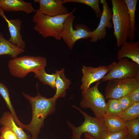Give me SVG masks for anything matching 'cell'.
<instances>
[{
    "label": "cell",
    "instance_id": "1",
    "mask_svg": "<svg viewBox=\"0 0 139 139\" xmlns=\"http://www.w3.org/2000/svg\"><path fill=\"white\" fill-rule=\"evenodd\" d=\"M22 93L31 104L32 110L31 122L25 125L24 128L31 133L32 139H37L41 129L44 125V120L55 111L57 100L53 97L47 98L42 96L38 91L37 95L34 97L23 92Z\"/></svg>",
    "mask_w": 139,
    "mask_h": 139
},
{
    "label": "cell",
    "instance_id": "2",
    "mask_svg": "<svg viewBox=\"0 0 139 139\" xmlns=\"http://www.w3.org/2000/svg\"><path fill=\"white\" fill-rule=\"evenodd\" d=\"M112 5V21L114 35L116 39V46L120 47L127 41L131 30L129 15L124 0H111Z\"/></svg>",
    "mask_w": 139,
    "mask_h": 139
},
{
    "label": "cell",
    "instance_id": "3",
    "mask_svg": "<svg viewBox=\"0 0 139 139\" xmlns=\"http://www.w3.org/2000/svg\"><path fill=\"white\" fill-rule=\"evenodd\" d=\"M70 13L52 16L43 14L37 9L32 19L35 24L33 28L44 38L52 37L60 40V34L63 30L65 21Z\"/></svg>",
    "mask_w": 139,
    "mask_h": 139
},
{
    "label": "cell",
    "instance_id": "4",
    "mask_svg": "<svg viewBox=\"0 0 139 139\" xmlns=\"http://www.w3.org/2000/svg\"><path fill=\"white\" fill-rule=\"evenodd\" d=\"M78 110L83 116L84 120L78 127H75L68 121L67 124L72 131L71 139H81V135L84 133H88L94 139H100L107 132L103 118L91 117L79 107L72 106Z\"/></svg>",
    "mask_w": 139,
    "mask_h": 139
},
{
    "label": "cell",
    "instance_id": "5",
    "mask_svg": "<svg viewBox=\"0 0 139 139\" xmlns=\"http://www.w3.org/2000/svg\"><path fill=\"white\" fill-rule=\"evenodd\" d=\"M47 60L45 57L25 56L10 59L8 67L10 74L14 76L24 78L30 72L45 68Z\"/></svg>",
    "mask_w": 139,
    "mask_h": 139
},
{
    "label": "cell",
    "instance_id": "6",
    "mask_svg": "<svg viewBox=\"0 0 139 139\" xmlns=\"http://www.w3.org/2000/svg\"><path fill=\"white\" fill-rule=\"evenodd\" d=\"M74 8L70 12L66 18L62 32L60 34L62 39L70 49L73 48L75 42L81 39L91 38V31L85 25L78 24L75 25L74 29L73 23L75 16L73 13L76 10Z\"/></svg>",
    "mask_w": 139,
    "mask_h": 139
},
{
    "label": "cell",
    "instance_id": "7",
    "mask_svg": "<svg viewBox=\"0 0 139 139\" xmlns=\"http://www.w3.org/2000/svg\"><path fill=\"white\" fill-rule=\"evenodd\" d=\"M100 83L98 81L94 86L85 91H82V98L80 106L83 108L91 109L95 117L103 118L105 114L107 103L103 95L98 89Z\"/></svg>",
    "mask_w": 139,
    "mask_h": 139
},
{
    "label": "cell",
    "instance_id": "8",
    "mask_svg": "<svg viewBox=\"0 0 139 139\" xmlns=\"http://www.w3.org/2000/svg\"><path fill=\"white\" fill-rule=\"evenodd\" d=\"M139 74V65L128 58L119 60L113 67L102 79L105 82L112 79H127L134 78Z\"/></svg>",
    "mask_w": 139,
    "mask_h": 139
},
{
    "label": "cell",
    "instance_id": "9",
    "mask_svg": "<svg viewBox=\"0 0 139 139\" xmlns=\"http://www.w3.org/2000/svg\"><path fill=\"white\" fill-rule=\"evenodd\" d=\"M138 82L135 78L110 80L105 88V99H118L127 95Z\"/></svg>",
    "mask_w": 139,
    "mask_h": 139
},
{
    "label": "cell",
    "instance_id": "10",
    "mask_svg": "<svg viewBox=\"0 0 139 139\" xmlns=\"http://www.w3.org/2000/svg\"><path fill=\"white\" fill-rule=\"evenodd\" d=\"M116 63L114 62L108 65L96 67L83 65L82 68L83 76L81 90L85 91L90 88L92 83L102 79L113 67Z\"/></svg>",
    "mask_w": 139,
    "mask_h": 139
},
{
    "label": "cell",
    "instance_id": "11",
    "mask_svg": "<svg viewBox=\"0 0 139 139\" xmlns=\"http://www.w3.org/2000/svg\"><path fill=\"white\" fill-rule=\"evenodd\" d=\"M100 2L102 4L103 11L99 25L96 29L91 31L90 41L92 42L105 39L107 33L106 28L110 29L113 27L110 21L112 19V11L106 0H100Z\"/></svg>",
    "mask_w": 139,
    "mask_h": 139
},
{
    "label": "cell",
    "instance_id": "12",
    "mask_svg": "<svg viewBox=\"0 0 139 139\" xmlns=\"http://www.w3.org/2000/svg\"><path fill=\"white\" fill-rule=\"evenodd\" d=\"M34 1L39 3L38 11L45 15L53 16L69 13L67 8L63 5V0H34Z\"/></svg>",
    "mask_w": 139,
    "mask_h": 139
},
{
    "label": "cell",
    "instance_id": "13",
    "mask_svg": "<svg viewBox=\"0 0 139 139\" xmlns=\"http://www.w3.org/2000/svg\"><path fill=\"white\" fill-rule=\"evenodd\" d=\"M0 15L7 22L10 34L8 40L18 47L24 49L25 42L23 39L20 31L22 21L19 19H8L5 15L4 11L0 8Z\"/></svg>",
    "mask_w": 139,
    "mask_h": 139
},
{
    "label": "cell",
    "instance_id": "14",
    "mask_svg": "<svg viewBox=\"0 0 139 139\" xmlns=\"http://www.w3.org/2000/svg\"><path fill=\"white\" fill-rule=\"evenodd\" d=\"M0 8L4 11H23L27 14L36 11L31 3L22 0H0Z\"/></svg>",
    "mask_w": 139,
    "mask_h": 139
},
{
    "label": "cell",
    "instance_id": "15",
    "mask_svg": "<svg viewBox=\"0 0 139 139\" xmlns=\"http://www.w3.org/2000/svg\"><path fill=\"white\" fill-rule=\"evenodd\" d=\"M118 50L117 59L126 58L139 65V41H127L123 43Z\"/></svg>",
    "mask_w": 139,
    "mask_h": 139
},
{
    "label": "cell",
    "instance_id": "16",
    "mask_svg": "<svg viewBox=\"0 0 139 139\" xmlns=\"http://www.w3.org/2000/svg\"><path fill=\"white\" fill-rule=\"evenodd\" d=\"M0 124L6 127L15 134L18 139H29V136L27 135L21 128L19 127L10 112L5 111L0 118Z\"/></svg>",
    "mask_w": 139,
    "mask_h": 139
},
{
    "label": "cell",
    "instance_id": "17",
    "mask_svg": "<svg viewBox=\"0 0 139 139\" xmlns=\"http://www.w3.org/2000/svg\"><path fill=\"white\" fill-rule=\"evenodd\" d=\"M64 71V68L60 71H55L56 92L53 97L56 100L59 98H64L65 96L66 90L68 88L71 84L70 80L65 76Z\"/></svg>",
    "mask_w": 139,
    "mask_h": 139
},
{
    "label": "cell",
    "instance_id": "18",
    "mask_svg": "<svg viewBox=\"0 0 139 139\" xmlns=\"http://www.w3.org/2000/svg\"><path fill=\"white\" fill-rule=\"evenodd\" d=\"M24 49L14 45L6 39L0 32V55H7L14 58L20 54L24 52Z\"/></svg>",
    "mask_w": 139,
    "mask_h": 139
},
{
    "label": "cell",
    "instance_id": "19",
    "mask_svg": "<svg viewBox=\"0 0 139 139\" xmlns=\"http://www.w3.org/2000/svg\"><path fill=\"white\" fill-rule=\"evenodd\" d=\"M103 118L107 132H115L127 129L126 122L118 116L105 115Z\"/></svg>",
    "mask_w": 139,
    "mask_h": 139
},
{
    "label": "cell",
    "instance_id": "20",
    "mask_svg": "<svg viewBox=\"0 0 139 139\" xmlns=\"http://www.w3.org/2000/svg\"><path fill=\"white\" fill-rule=\"evenodd\" d=\"M0 94L4 100L17 125L23 129L25 125L21 123L18 118L10 99L8 90L5 85L0 82Z\"/></svg>",
    "mask_w": 139,
    "mask_h": 139
},
{
    "label": "cell",
    "instance_id": "21",
    "mask_svg": "<svg viewBox=\"0 0 139 139\" xmlns=\"http://www.w3.org/2000/svg\"><path fill=\"white\" fill-rule=\"evenodd\" d=\"M127 6L131 23V32L128 39L130 41H133L135 38V16L137 0H124Z\"/></svg>",
    "mask_w": 139,
    "mask_h": 139
},
{
    "label": "cell",
    "instance_id": "22",
    "mask_svg": "<svg viewBox=\"0 0 139 139\" xmlns=\"http://www.w3.org/2000/svg\"><path fill=\"white\" fill-rule=\"evenodd\" d=\"M35 76L44 84L49 85L56 90L55 73L49 74L46 73L45 68L37 71L34 73Z\"/></svg>",
    "mask_w": 139,
    "mask_h": 139
},
{
    "label": "cell",
    "instance_id": "23",
    "mask_svg": "<svg viewBox=\"0 0 139 139\" xmlns=\"http://www.w3.org/2000/svg\"><path fill=\"white\" fill-rule=\"evenodd\" d=\"M117 116L125 122L139 117V102L134 103L131 106L123 111Z\"/></svg>",
    "mask_w": 139,
    "mask_h": 139
},
{
    "label": "cell",
    "instance_id": "24",
    "mask_svg": "<svg viewBox=\"0 0 139 139\" xmlns=\"http://www.w3.org/2000/svg\"><path fill=\"white\" fill-rule=\"evenodd\" d=\"M64 3L74 2L82 3L91 7L94 11L97 18L101 17L102 14L99 0H63Z\"/></svg>",
    "mask_w": 139,
    "mask_h": 139
},
{
    "label": "cell",
    "instance_id": "25",
    "mask_svg": "<svg viewBox=\"0 0 139 139\" xmlns=\"http://www.w3.org/2000/svg\"><path fill=\"white\" fill-rule=\"evenodd\" d=\"M122 111L117 99L108 100L105 109V115L117 116Z\"/></svg>",
    "mask_w": 139,
    "mask_h": 139
},
{
    "label": "cell",
    "instance_id": "26",
    "mask_svg": "<svg viewBox=\"0 0 139 139\" xmlns=\"http://www.w3.org/2000/svg\"><path fill=\"white\" fill-rule=\"evenodd\" d=\"M125 122L128 134L133 139L139 138V117Z\"/></svg>",
    "mask_w": 139,
    "mask_h": 139
},
{
    "label": "cell",
    "instance_id": "27",
    "mask_svg": "<svg viewBox=\"0 0 139 139\" xmlns=\"http://www.w3.org/2000/svg\"><path fill=\"white\" fill-rule=\"evenodd\" d=\"M128 134L127 129L115 132H106L100 139H124Z\"/></svg>",
    "mask_w": 139,
    "mask_h": 139
},
{
    "label": "cell",
    "instance_id": "28",
    "mask_svg": "<svg viewBox=\"0 0 139 139\" xmlns=\"http://www.w3.org/2000/svg\"><path fill=\"white\" fill-rule=\"evenodd\" d=\"M0 137L2 139H18L14 133L8 127L2 126L0 128Z\"/></svg>",
    "mask_w": 139,
    "mask_h": 139
},
{
    "label": "cell",
    "instance_id": "29",
    "mask_svg": "<svg viewBox=\"0 0 139 139\" xmlns=\"http://www.w3.org/2000/svg\"><path fill=\"white\" fill-rule=\"evenodd\" d=\"M117 100L123 111L125 110L134 103L129 94Z\"/></svg>",
    "mask_w": 139,
    "mask_h": 139
},
{
    "label": "cell",
    "instance_id": "30",
    "mask_svg": "<svg viewBox=\"0 0 139 139\" xmlns=\"http://www.w3.org/2000/svg\"><path fill=\"white\" fill-rule=\"evenodd\" d=\"M134 103L139 102V82L129 94Z\"/></svg>",
    "mask_w": 139,
    "mask_h": 139
},
{
    "label": "cell",
    "instance_id": "31",
    "mask_svg": "<svg viewBox=\"0 0 139 139\" xmlns=\"http://www.w3.org/2000/svg\"><path fill=\"white\" fill-rule=\"evenodd\" d=\"M85 136L87 139H94L92 137L87 133L85 134Z\"/></svg>",
    "mask_w": 139,
    "mask_h": 139
},
{
    "label": "cell",
    "instance_id": "32",
    "mask_svg": "<svg viewBox=\"0 0 139 139\" xmlns=\"http://www.w3.org/2000/svg\"><path fill=\"white\" fill-rule=\"evenodd\" d=\"M124 139H134L132 138L128 134ZM136 139H139V138Z\"/></svg>",
    "mask_w": 139,
    "mask_h": 139
},
{
    "label": "cell",
    "instance_id": "33",
    "mask_svg": "<svg viewBox=\"0 0 139 139\" xmlns=\"http://www.w3.org/2000/svg\"><path fill=\"white\" fill-rule=\"evenodd\" d=\"M32 139V138H30V139Z\"/></svg>",
    "mask_w": 139,
    "mask_h": 139
},
{
    "label": "cell",
    "instance_id": "34",
    "mask_svg": "<svg viewBox=\"0 0 139 139\" xmlns=\"http://www.w3.org/2000/svg\"><path fill=\"white\" fill-rule=\"evenodd\" d=\"M0 139H2L0 137Z\"/></svg>",
    "mask_w": 139,
    "mask_h": 139
},
{
    "label": "cell",
    "instance_id": "35",
    "mask_svg": "<svg viewBox=\"0 0 139 139\" xmlns=\"http://www.w3.org/2000/svg\"><path fill=\"white\" fill-rule=\"evenodd\" d=\"M37 139H39L38 138Z\"/></svg>",
    "mask_w": 139,
    "mask_h": 139
}]
</instances>
